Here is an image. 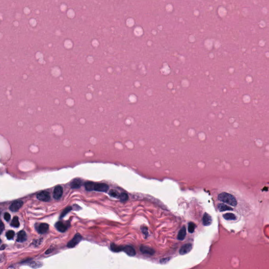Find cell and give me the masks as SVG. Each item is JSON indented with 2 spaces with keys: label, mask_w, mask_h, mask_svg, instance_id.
Here are the masks:
<instances>
[{
  "label": "cell",
  "mask_w": 269,
  "mask_h": 269,
  "mask_svg": "<svg viewBox=\"0 0 269 269\" xmlns=\"http://www.w3.org/2000/svg\"><path fill=\"white\" fill-rule=\"evenodd\" d=\"M218 199L220 201L228 204L233 207H235L237 204V201L235 197L226 193H222L219 194L218 196Z\"/></svg>",
  "instance_id": "6da1fadb"
},
{
  "label": "cell",
  "mask_w": 269,
  "mask_h": 269,
  "mask_svg": "<svg viewBox=\"0 0 269 269\" xmlns=\"http://www.w3.org/2000/svg\"><path fill=\"white\" fill-rule=\"evenodd\" d=\"M55 226L56 229L59 231L61 232H65L69 228L70 226V222L69 221H58L56 223Z\"/></svg>",
  "instance_id": "7a4b0ae2"
},
{
  "label": "cell",
  "mask_w": 269,
  "mask_h": 269,
  "mask_svg": "<svg viewBox=\"0 0 269 269\" xmlns=\"http://www.w3.org/2000/svg\"><path fill=\"white\" fill-rule=\"evenodd\" d=\"M82 240V237L80 233H76L74 238L67 243V247L69 248H73L79 244Z\"/></svg>",
  "instance_id": "3957f363"
},
{
  "label": "cell",
  "mask_w": 269,
  "mask_h": 269,
  "mask_svg": "<svg viewBox=\"0 0 269 269\" xmlns=\"http://www.w3.org/2000/svg\"><path fill=\"white\" fill-rule=\"evenodd\" d=\"M109 189V186L108 185L105 183H97L95 184L94 190L96 191L99 192H106Z\"/></svg>",
  "instance_id": "277c9868"
},
{
  "label": "cell",
  "mask_w": 269,
  "mask_h": 269,
  "mask_svg": "<svg viewBox=\"0 0 269 269\" xmlns=\"http://www.w3.org/2000/svg\"><path fill=\"white\" fill-rule=\"evenodd\" d=\"M140 251L142 253L147 255H149V256H152L155 253V251L154 249H153L149 246L144 245H142L140 246Z\"/></svg>",
  "instance_id": "5b68a950"
},
{
  "label": "cell",
  "mask_w": 269,
  "mask_h": 269,
  "mask_svg": "<svg viewBox=\"0 0 269 269\" xmlns=\"http://www.w3.org/2000/svg\"><path fill=\"white\" fill-rule=\"evenodd\" d=\"M63 194V189L62 186H56L53 191V197L56 200L60 199Z\"/></svg>",
  "instance_id": "8992f818"
},
{
  "label": "cell",
  "mask_w": 269,
  "mask_h": 269,
  "mask_svg": "<svg viewBox=\"0 0 269 269\" xmlns=\"http://www.w3.org/2000/svg\"><path fill=\"white\" fill-rule=\"evenodd\" d=\"M37 198L41 201L47 202L50 200L51 197L49 193L47 191H42L37 194Z\"/></svg>",
  "instance_id": "52a82bcc"
},
{
  "label": "cell",
  "mask_w": 269,
  "mask_h": 269,
  "mask_svg": "<svg viewBox=\"0 0 269 269\" xmlns=\"http://www.w3.org/2000/svg\"><path fill=\"white\" fill-rule=\"evenodd\" d=\"M122 251H124L129 256L133 257L136 255V251L131 245H125L123 246Z\"/></svg>",
  "instance_id": "ba28073f"
},
{
  "label": "cell",
  "mask_w": 269,
  "mask_h": 269,
  "mask_svg": "<svg viewBox=\"0 0 269 269\" xmlns=\"http://www.w3.org/2000/svg\"><path fill=\"white\" fill-rule=\"evenodd\" d=\"M23 204V202L22 201H15L11 204L10 207V210L12 212H16L22 207Z\"/></svg>",
  "instance_id": "9c48e42d"
},
{
  "label": "cell",
  "mask_w": 269,
  "mask_h": 269,
  "mask_svg": "<svg viewBox=\"0 0 269 269\" xmlns=\"http://www.w3.org/2000/svg\"><path fill=\"white\" fill-rule=\"evenodd\" d=\"M193 249V245L190 243H187L181 247L179 250V253L181 255H185L188 253Z\"/></svg>",
  "instance_id": "30bf717a"
},
{
  "label": "cell",
  "mask_w": 269,
  "mask_h": 269,
  "mask_svg": "<svg viewBox=\"0 0 269 269\" xmlns=\"http://www.w3.org/2000/svg\"><path fill=\"white\" fill-rule=\"evenodd\" d=\"M212 222L211 217L207 213H205L202 218V223L205 226H209L211 224Z\"/></svg>",
  "instance_id": "8fae6325"
},
{
  "label": "cell",
  "mask_w": 269,
  "mask_h": 269,
  "mask_svg": "<svg viewBox=\"0 0 269 269\" xmlns=\"http://www.w3.org/2000/svg\"><path fill=\"white\" fill-rule=\"evenodd\" d=\"M82 184V181L81 179L79 178H76L74 179L70 184V186L72 189H78L80 188Z\"/></svg>",
  "instance_id": "7c38bea8"
},
{
  "label": "cell",
  "mask_w": 269,
  "mask_h": 269,
  "mask_svg": "<svg viewBox=\"0 0 269 269\" xmlns=\"http://www.w3.org/2000/svg\"><path fill=\"white\" fill-rule=\"evenodd\" d=\"M26 233L24 231H21L18 233L16 241L18 242H23L26 240Z\"/></svg>",
  "instance_id": "4fadbf2b"
},
{
  "label": "cell",
  "mask_w": 269,
  "mask_h": 269,
  "mask_svg": "<svg viewBox=\"0 0 269 269\" xmlns=\"http://www.w3.org/2000/svg\"><path fill=\"white\" fill-rule=\"evenodd\" d=\"M49 229V225L47 223H41L38 228V232L41 234H44L47 232Z\"/></svg>",
  "instance_id": "5bb4252c"
},
{
  "label": "cell",
  "mask_w": 269,
  "mask_h": 269,
  "mask_svg": "<svg viewBox=\"0 0 269 269\" xmlns=\"http://www.w3.org/2000/svg\"><path fill=\"white\" fill-rule=\"evenodd\" d=\"M186 235V228L185 226H183L182 228L180 230L178 235V239L179 240H183L185 239Z\"/></svg>",
  "instance_id": "9a60e30c"
},
{
  "label": "cell",
  "mask_w": 269,
  "mask_h": 269,
  "mask_svg": "<svg viewBox=\"0 0 269 269\" xmlns=\"http://www.w3.org/2000/svg\"><path fill=\"white\" fill-rule=\"evenodd\" d=\"M218 209L219 210L221 211V212H222V211H232L233 210V209L227 206V205H226L225 204H223V203H220L218 204Z\"/></svg>",
  "instance_id": "2e32d148"
},
{
  "label": "cell",
  "mask_w": 269,
  "mask_h": 269,
  "mask_svg": "<svg viewBox=\"0 0 269 269\" xmlns=\"http://www.w3.org/2000/svg\"><path fill=\"white\" fill-rule=\"evenodd\" d=\"M110 250L115 252H118L120 251H122L123 246H119L115 244L114 243L110 244Z\"/></svg>",
  "instance_id": "e0dca14e"
},
{
  "label": "cell",
  "mask_w": 269,
  "mask_h": 269,
  "mask_svg": "<svg viewBox=\"0 0 269 269\" xmlns=\"http://www.w3.org/2000/svg\"><path fill=\"white\" fill-rule=\"evenodd\" d=\"M95 183L91 182V181H87L85 183V187L86 190L90 191H93L94 190V186H95Z\"/></svg>",
  "instance_id": "ac0fdd59"
},
{
  "label": "cell",
  "mask_w": 269,
  "mask_h": 269,
  "mask_svg": "<svg viewBox=\"0 0 269 269\" xmlns=\"http://www.w3.org/2000/svg\"><path fill=\"white\" fill-rule=\"evenodd\" d=\"M223 217L226 220H235L236 219V216L232 213H227L223 215Z\"/></svg>",
  "instance_id": "d6986e66"
},
{
  "label": "cell",
  "mask_w": 269,
  "mask_h": 269,
  "mask_svg": "<svg viewBox=\"0 0 269 269\" xmlns=\"http://www.w3.org/2000/svg\"><path fill=\"white\" fill-rule=\"evenodd\" d=\"M11 225L12 226H14V227H15V228L18 227V226H20V222H19V221H18V217H14L13 218Z\"/></svg>",
  "instance_id": "ffe728a7"
},
{
  "label": "cell",
  "mask_w": 269,
  "mask_h": 269,
  "mask_svg": "<svg viewBox=\"0 0 269 269\" xmlns=\"http://www.w3.org/2000/svg\"><path fill=\"white\" fill-rule=\"evenodd\" d=\"M128 195L126 193H122L120 195H119V198L120 200L122 202H125L128 200Z\"/></svg>",
  "instance_id": "44dd1931"
},
{
  "label": "cell",
  "mask_w": 269,
  "mask_h": 269,
  "mask_svg": "<svg viewBox=\"0 0 269 269\" xmlns=\"http://www.w3.org/2000/svg\"><path fill=\"white\" fill-rule=\"evenodd\" d=\"M196 228V225L194 223L192 222H190L189 223L188 229V231L189 233H193L195 231Z\"/></svg>",
  "instance_id": "7402d4cb"
},
{
  "label": "cell",
  "mask_w": 269,
  "mask_h": 269,
  "mask_svg": "<svg viewBox=\"0 0 269 269\" xmlns=\"http://www.w3.org/2000/svg\"><path fill=\"white\" fill-rule=\"evenodd\" d=\"M72 210V208L71 207H68L66 208H65L62 212V214L60 216V218H63V217H64L68 213V212H69Z\"/></svg>",
  "instance_id": "603a6c76"
},
{
  "label": "cell",
  "mask_w": 269,
  "mask_h": 269,
  "mask_svg": "<svg viewBox=\"0 0 269 269\" xmlns=\"http://www.w3.org/2000/svg\"><path fill=\"white\" fill-rule=\"evenodd\" d=\"M141 230L143 233V234L145 236V238H147L148 236H149V233H148V228L146 227V226H142V227H141Z\"/></svg>",
  "instance_id": "cb8c5ba5"
},
{
  "label": "cell",
  "mask_w": 269,
  "mask_h": 269,
  "mask_svg": "<svg viewBox=\"0 0 269 269\" xmlns=\"http://www.w3.org/2000/svg\"><path fill=\"white\" fill-rule=\"evenodd\" d=\"M14 236H15V232H14L13 231H12V230L9 231L8 232L6 233V238H7V239H9V240H11V239H13L14 238Z\"/></svg>",
  "instance_id": "d4e9b609"
},
{
  "label": "cell",
  "mask_w": 269,
  "mask_h": 269,
  "mask_svg": "<svg viewBox=\"0 0 269 269\" xmlns=\"http://www.w3.org/2000/svg\"><path fill=\"white\" fill-rule=\"evenodd\" d=\"M109 195L110 196L112 197L116 198H118L119 196V194L118 193V192H117L116 191L114 190H110L109 193Z\"/></svg>",
  "instance_id": "484cf974"
},
{
  "label": "cell",
  "mask_w": 269,
  "mask_h": 269,
  "mask_svg": "<svg viewBox=\"0 0 269 269\" xmlns=\"http://www.w3.org/2000/svg\"><path fill=\"white\" fill-rule=\"evenodd\" d=\"M143 33V30L141 29L140 27H136L135 30H134V33H135L137 35H140Z\"/></svg>",
  "instance_id": "4316f807"
},
{
  "label": "cell",
  "mask_w": 269,
  "mask_h": 269,
  "mask_svg": "<svg viewBox=\"0 0 269 269\" xmlns=\"http://www.w3.org/2000/svg\"><path fill=\"white\" fill-rule=\"evenodd\" d=\"M4 218L6 221H10V219H11V215L9 213H8V212H6V213L4 214Z\"/></svg>",
  "instance_id": "83f0119b"
},
{
  "label": "cell",
  "mask_w": 269,
  "mask_h": 269,
  "mask_svg": "<svg viewBox=\"0 0 269 269\" xmlns=\"http://www.w3.org/2000/svg\"><path fill=\"white\" fill-rule=\"evenodd\" d=\"M4 229V225L3 222L0 220V235H1Z\"/></svg>",
  "instance_id": "f1b7e54d"
},
{
  "label": "cell",
  "mask_w": 269,
  "mask_h": 269,
  "mask_svg": "<svg viewBox=\"0 0 269 269\" xmlns=\"http://www.w3.org/2000/svg\"><path fill=\"white\" fill-rule=\"evenodd\" d=\"M127 24H128L129 26H131L134 23V22H133V20L132 19V18H129L127 20Z\"/></svg>",
  "instance_id": "f546056e"
},
{
  "label": "cell",
  "mask_w": 269,
  "mask_h": 269,
  "mask_svg": "<svg viewBox=\"0 0 269 269\" xmlns=\"http://www.w3.org/2000/svg\"><path fill=\"white\" fill-rule=\"evenodd\" d=\"M65 45H66V46L67 48H69V47H71V46H72V42H70V41L67 40V41H66L65 42Z\"/></svg>",
  "instance_id": "4dcf8cb0"
},
{
  "label": "cell",
  "mask_w": 269,
  "mask_h": 269,
  "mask_svg": "<svg viewBox=\"0 0 269 269\" xmlns=\"http://www.w3.org/2000/svg\"><path fill=\"white\" fill-rule=\"evenodd\" d=\"M170 259V258H163L160 260V262L161 263H166L167 262H168Z\"/></svg>",
  "instance_id": "1f68e13d"
},
{
  "label": "cell",
  "mask_w": 269,
  "mask_h": 269,
  "mask_svg": "<svg viewBox=\"0 0 269 269\" xmlns=\"http://www.w3.org/2000/svg\"><path fill=\"white\" fill-rule=\"evenodd\" d=\"M68 15L70 17H72L73 16H74V12L72 10H70L68 11Z\"/></svg>",
  "instance_id": "d6a6232c"
},
{
  "label": "cell",
  "mask_w": 269,
  "mask_h": 269,
  "mask_svg": "<svg viewBox=\"0 0 269 269\" xmlns=\"http://www.w3.org/2000/svg\"><path fill=\"white\" fill-rule=\"evenodd\" d=\"M4 249H5V246L3 245H2V246L1 247V249H1V250H4Z\"/></svg>",
  "instance_id": "836d02e7"
},
{
  "label": "cell",
  "mask_w": 269,
  "mask_h": 269,
  "mask_svg": "<svg viewBox=\"0 0 269 269\" xmlns=\"http://www.w3.org/2000/svg\"><path fill=\"white\" fill-rule=\"evenodd\" d=\"M1 212H2V210L0 209V215H1Z\"/></svg>",
  "instance_id": "e575fe53"
},
{
  "label": "cell",
  "mask_w": 269,
  "mask_h": 269,
  "mask_svg": "<svg viewBox=\"0 0 269 269\" xmlns=\"http://www.w3.org/2000/svg\"><path fill=\"white\" fill-rule=\"evenodd\" d=\"M0 242H1V240H0Z\"/></svg>",
  "instance_id": "d590c367"
}]
</instances>
